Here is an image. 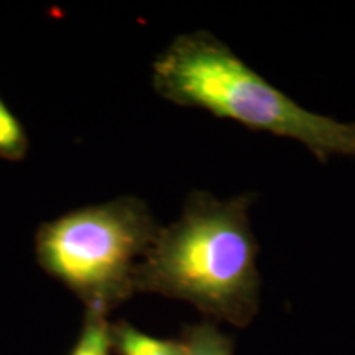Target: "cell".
I'll return each mask as SVG.
<instances>
[{
    "label": "cell",
    "mask_w": 355,
    "mask_h": 355,
    "mask_svg": "<svg viewBox=\"0 0 355 355\" xmlns=\"http://www.w3.org/2000/svg\"><path fill=\"white\" fill-rule=\"evenodd\" d=\"M163 99L303 144L321 162L355 158V123L301 107L207 32L180 35L153 63Z\"/></svg>",
    "instance_id": "cell-2"
},
{
    "label": "cell",
    "mask_w": 355,
    "mask_h": 355,
    "mask_svg": "<svg viewBox=\"0 0 355 355\" xmlns=\"http://www.w3.org/2000/svg\"><path fill=\"white\" fill-rule=\"evenodd\" d=\"M159 229L141 199L122 196L44 222L35 254L43 272L73 291L86 309L109 314L135 295V268Z\"/></svg>",
    "instance_id": "cell-3"
},
{
    "label": "cell",
    "mask_w": 355,
    "mask_h": 355,
    "mask_svg": "<svg viewBox=\"0 0 355 355\" xmlns=\"http://www.w3.org/2000/svg\"><path fill=\"white\" fill-rule=\"evenodd\" d=\"M186 355H234V343L214 322L186 326L181 334Z\"/></svg>",
    "instance_id": "cell-6"
},
{
    "label": "cell",
    "mask_w": 355,
    "mask_h": 355,
    "mask_svg": "<svg viewBox=\"0 0 355 355\" xmlns=\"http://www.w3.org/2000/svg\"><path fill=\"white\" fill-rule=\"evenodd\" d=\"M28 152V137L15 114L0 97V158L20 162Z\"/></svg>",
    "instance_id": "cell-7"
},
{
    "label": "cell",
    "mask_w": 355,
    "mask_h": 355,
    "mask_svg": "<svg viewBox=\"0 0 355 355\" xmlns=\"http://www.w3.org/2000/svg\"><path fill=\"white\" fill-rule=\"evenodd\" d=\"M250 204V194L220 201L193 191L180 219L159 229L137 265L135 295L188 301L216 321L248 326L259 313L261 286Z\"/></svg>",
    "instance_id": "cell-1"
},
{
    "label": "cell",
    "mask_w": 355,
    "mask_h": 355,
    "mask_svg": "<svg viewBox=\"0 0 355 355\" xmlns=\"http://www.w3.org/2000/svg\"><path fill=\"white\" fill-rule=\"evenodd\" d=\"M110 336L115 355H186L181 339H159L125 321L110 324Z\"/></svg>",
    "instance_id": "cell-4"
},
{
    "label": "cell",
    "mask_w": 355,
    "mask_h": 355,
    "mask_svg": "<svg viewBox=\"0 0 355 355\" xmlns=\"http://www.w3.org/2000/svg\"><path fill=\"white\" fill-rule=\"evenodd\" d=\"M112 352V336L107 314L96 309H86L81 332L69 355H110Z\"/></svg>",
    "instance_id": "cell-5"
}]
</instances>
